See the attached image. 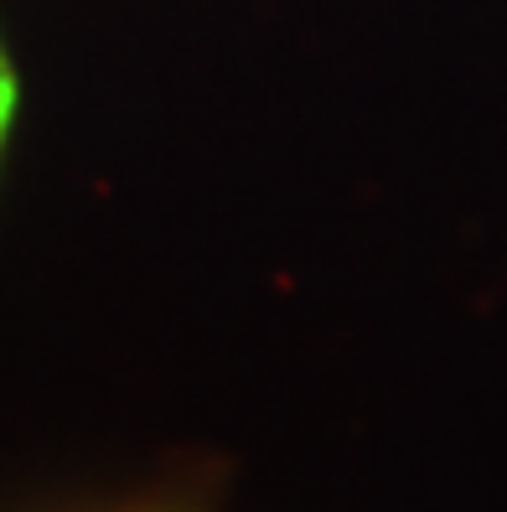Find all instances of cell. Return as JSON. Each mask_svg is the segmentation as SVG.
<instances>
[{
    "label": "cell",
    "instance_id": "6da1fadb",
    "mask_svg": "<svg viewBox=\"0 0 507 512\" xmlns=\"http://www.w3.org/2000/svg\"><path fill=\"white\" fill-rule=\"evenodd\" d=\"M11 109H16V78H11V63H6V52H0V140H6Z\"/></svg>",
    "mask_w": 507,
    "mask_h": 512
}]
</instances>
